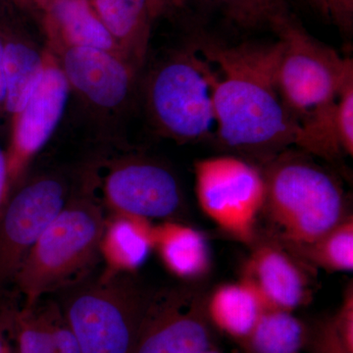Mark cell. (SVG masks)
Masks as SVG:
<instances>
[{
  "label": "cell",
  "mask_w": 353,
  "mask_h": 353,
  "mask_svg": "<svg viewBox=\"0 0 353 353\" xmlns=\"http://www.w3.org/2000/svg\"><path fill=\"white\" fill-rule=\"evenodd\" d=\"M9 1L12 2V3L15 4L16 6L23 8V7H24V4L27 2V0H9Z\"/></svg>",
  "instance_id": "cell-33"
},
{
  "label": "cell",
  "mask_w": 353,
  "mask_h": 353,
  "mask_svg": "<svg viewBox=\"0 0 353 353\" xmlns=\"http://www.w3.org/2000/svg\"><path fill=\"white\" fill-rule=\"evenodd\" d=\"M68 181L57 173L22 180L0 209V288L13 282L41 234L70 199Z\"/></svg>",
  "instance_id": "cell-8"
},
{
  "label": "cell",
  "mask_w": 353,
  "mask_h": 353,
  "mask_svg": "<svg viewBox=\"0 0 353 353\" xmlns=\"http://www.w3.org/2000/svg\"><path fill=\"white\" fill-rule=\"evenodd\" d=\"M194 179L204 214L236 240L254 243L266 194L261 169L231 155L209 157L194 165Z\"/></svg>",
  "instance_id": "cell-7"
},
{
  "label": "cell",
  "mask_w": 353,
  "mask_h": 353,
  "mask_svg": "<svg viewBox=\"0 0 353 353\" xmlns=\"http://www.w3.org/2000/svg\"><path fill=\"white\" fill-rule=\"evenodd\" d=\"M308 267L270 238L255 243L243 265L241 280L256 290L267 307L292 312L310 301Z\"/></svg>",
  "instance_id": "cell-13"
},
{
  "label": "cell",
  "mask_w": 353,
  "mask_h": 353,
  "mask_svg": "<svg viewBox=\"0 0 353 353\" xmlns=\"http://www.w3.org/2000/svg\"><path fill=\"white\" fill-rule=\"evenodd\" d=\"M285 248L307 266L330 272L352 271V215L348 214L336 226L311 243Z\"/></svg>",
  "instance_id": "cell-21"
},
{
  "label": "cell",
  "mask_w": 353,
  "mask_h": 353,
  "mask_svg": "<svg viewBox=\"0 0 353 353\" xmlns=\"http://www.w3.org/2000/svg\"><path fill=\"white\" fill-rule=\"evenodd\" d=\"M46 50L48 57L41 83L24 108L9 121L10 138L6 150L8 196L24 180L32 159L54 134L71 92L57 57Z\"/></svg>",
  "instance_id": "cell-10"
},
{
  "label": "cell",
  "mask_w": 353,
  "mask_h": 353,
  "mask_svg": "<svg viewBox=\"0 0 353 353\" xmlns=\"http://www.w3.org/2000/svg\"><path fill=\"white\" fill-rule=\"evenodd\" d=\"M270 27L282 46L277 70L279 92L299 123L336 101L352 60L341 57L311 37L287 11L276 16Z\"/></svg>",
  "instance_id": "cell-6"
},
{
  "label": "cell",
  "mask_w": 353,
  "mask_h": 353,
  "mask_svg": "<svg viewBox=\"0 0 353 353\" xmlns=\"http://www.w3.org/2000/svg\"><path fill=\"white\" fill-rule=\"evenodd\" d=\"M54 308L24 307L8 317L15 332L18 353H55Z\"/></svg>",
  "instance_id": "cell-22"
},
{
  "label": "cell",
  "mask_w": 353,
  "mask_h": 353,
  "mask_svg": "<svg viewBox=\"0 0 353 353\" xmlns=\"http://www.w3.org/2000/svg\"><path fill=\"white\" fill-rule=\"evenodd\" d=\"M262 213L285 248L315 241L348 215L341 183L305 152L285 150L265 162Z\"/></svg>",
  "instance_id": "cell-2"
},
{
  "label": "cell",
  "mask_w": 353,
  "mask_h": 353,
  "mask_svg": "<svg viewBox=\"0 0 353 353\" xmlns=\"http://www.w3.org/2000/svg\"><path fill=\"white\" fill-rule=\"evenodd\" d=\"M307 334L308 327L290 311L267 307L243 341L250 353H299Z\"/></svg>",
  "instance_id": "cell-20"
},
{
  "label": "cell",
  "mask_w": 353,
  "mask_h": 353,
  "mask_svg": "<svg viewBox=\"0 0 353 353\" xmlns=\"http://www.w3.org/2000/svg\"><path fill=\"white\" fill-rule=\"evenodd\" d=\"M28 10L41 15L48 43L99 48L122 54L92 0H31Z\"/></svg>",
  "instance_id": "cell-14"
},
{
  "label": "cell",
  "mask_w": 353,
  "mask_h": 353,
  "mask_svg": "<svg viewBox=\"0 0 353 353\" xmlns=\"http://www.w3.org/2000/svg\"><path fill=\"white\" fill-rule=\"evenodd\" d=\"M185 0H155L158 17L171 9L180 6Z\"/></svg>",
  "instance_id": "cell-31"
},
{
  "label": "cell",
  "mask_w": 353,
  "mask_h": 353,
  "mask_svg": "<svg viewBox=\"0 0 353 353\" xmlns=\"http://www.w3.org/2000/svg\"><path fill=\"white\" fill-rule=\"evenodd\" d=\"M336 328L347 347L353 350V288L348 285L343 294V303L333 316Z\"/></svg>",
  "instance_id": "cell-27"
},
{
  "label": "cell",
  "mask_w": 353,
  "mask_h": 353,
  "mask_svg": "<svg viewBox=\"0 0 353 353\" xmlns=\"http://www.w3.org/2000/svg\"><path fill=\"white\" fill-rule=\"evenodd\" d=\"M204 353H221V352H219V350H216L215 347H212L209 348V350H206V352Z\"/></svg>",
  "instance_id": "cell-34"
},
{
  "label": "cell",
  "mask_w": 353,
  "mask_h": 353,
  "mask_svg": "<svg viewBox=\"0 0 353 353\" xmlns=\"http://www.w3.org/2000/svg\"><path fill=\"white\" fill-rule=\"evenodd\" d=\"M92 3L121 53L141 68L158 18L155 0H92Z\"/></svg>",
  "instance_id": "cell-16"
},
{
  "label": "cell",
  "mask_w": 353,
  "mask_h": 353,
  "mask_svg": "<svg viewBox=\"0 0 353 353\" xmlns=\"http://www.w3.org/2000/svg\"><path fill=\"white\" fill-rule=\"evenodd\" d=\"M243 28L270 26L279 14L287 11L285 0H204Z\"/></svg>",
  "instance_id": "cell-23"
},
{
  "label": "cell",
  "mask_w": 353,
  "mask_h": 353,
  "mask_svg": "<svg viewBox=\"0 0 353 353\" xmlns=\"http://www.w3.org/2000/svg\"><path fill=\"white\" fill-rule=\"evenodd\" d=\"M30 2H31V0H30ZM29 6H30V4H29Z\"/></svg>",
  "instance_id": "cell-35"
},
{
  "label": "cell",
  "mask_w": 353,
  "mask_h": 353,
  "mask_svg": "<svg viewBox=\"0 0 353 353\" xmlns=\"http://www.w3.org/2000/svg\"><path fill=\"white\" fill-rule=\"evenodd\" d=\"M154 248V226L150 221L115 214L106 223L101 254L115 273H131L145 263Z\"/></svg>",
  "instance_id": "cell-18"
},
{
  "label": "cell",
  "mask_w": 353,
  "mask_h": 353,
  "mask_svg": "<svg viewBox=\"0 0 353 353\" xmlns=\"http://www.w3.org/2000/svg\"><path fill=\"white\" fill-rule=\"evenodd\" d=\"M206 301L188 287L152 294L134 353H204L212 347Z\"/></svg>",
  "instance_id": "cell-9"
},
{
  "label": "cell",
  "mask_w": 353,
  "mask_h": 353,
  "mask_svg": "<svg viewBox=\"0 0 353 353\" xmlns=\"http://www.w3.org/2000/svg\"><path fill=\"white\" fill-rule=\"evenodd\" d=\"M3 32L6 116L10 121L38 88L46 69L48 50L22 31L1 22Z\"/></svg>",
  "instance_id": "cell-15"
},
{
  "label": "cell",
  "mask_w": 353,
  "mask_h": 353,
  "mask_svg": "<svg viewBox=\"0 0 353 353\" xmlns=\"http://www.w3.org/2000/svg\"><path fill=\"white\" fill-rule=\"evenodd\" d=\"M336 116L343 153L353 155V66L345 74L336 99Z\"/></svg>",
  "instance_id": "cell-24"
},
{
  "label": "cell",
  "mask_w": 353,
  "mask_h": 353,
  "mask_svg": "<svg viewBox=\"0 0 353 353\" xmlns=\"http://www.w3.org/2000/svg\"><path fill=\"white\" fill-rule=\"evenodd\" d=\"M215 78L212 65L194 46L155 65L146 79L145 102L158 134L181 143L208 138L215 125Z\"/></svg>",
  "instance_id": "cell-4"
},
{
  "label": "cell",
  "mask_w": 353,
  "mask_h": 353,
  "mask_svg": "<svg viewBox=\"0 0 353 353\" xmlns=\"http://www.w3.org/2000/svg\"><path fill=\"white\" fill-rule=\"evenodd\" d=\"M320 13L341 31L352 32L353 0H309Z\"/></svg>",
  "instance_id": "cell-26"
},
{
  "label": "cell",
  "mask_w": 353,
  "mask_h": 353,
  "mask_svg": "<svg viewBox=\"0 0 353 353\" xmlns=\"http://www.w3.org/2000/svg\"><path fill=\"white\" fill-rule=\"evenodd\" d=\"M194 46L219 70L212 94L221 145L265 160L294 145L299 123L277 83L280 41L228 46L201 39Z\"/></svg>",
  "instance_id": "cell-1"
},
{
  "label": "cell",
  "mask_w": 353,
  "mask_h": 353,
  "mask_svg": "<svg viewBox=\"0 0 353 353\" xmlns=\"http://www.w3.org/2000/svg\"><path fill=\"white\" fill-rule=\"evenodd\" d=\"M104 201L115 214L141 219H174L182 210L183 194L169 168L145 158L114 162L102 179Z\"/></svg>",
  "instance_id": "cell-11"
},
{
  "label": "cell",
  "mask_w": 353,
  "mask_h": 353,
  "mask_svg": "<svg viewBox=\"0 0 353 353\" xmlns=\"http://www.w3.org/2000/svg\"><path fill=\"white\" fill-rule=\"evenodd\" d=\"M206 308L214 326L243 340L254 328L267 306L256 290L241 279L239 282L223 284L213 290L206 301Z\"/></svg>",
  "instance_id": "cell-19"
},
{
  "label": "cell",
  "mask_w": 353,
  "mask_h": 353,
  "mask_svg": "<svg viewBox=\"0 0 353 353\" xmlns=\"http://www.w3.org/2000/svg\"><path fill=\"white\" fill-rule=\"evenodd\" d=\"M70 90L94 108L116 112L134 92L139 69L122 54L92 48L48 43Z\"/></svg>",
  "instance_id": "cell-12"
},
{
  "label": "cell",
  "mask_w": 353,
  "mask_h": 353,
  "mask_svg": "<svg viewBox=\"0 0 353 353\" xmlns=\"http://www.w3.org/2000/svg\"><path fill=\"white\" fill-rule=\"evenodd\" d=\"M6 116V82L4 73L3 32L0 22V121Z\"/></svg>",
  "instance_id": "cell-29"
},
{
  "label": "cell",
  "mask_w": 353,
  "mask_h": 353,
  "mask_svg": "<svg viewBox=\"0 0 353 353\" xmlns=\"http://www.w3.org/2000/svg\"><path fill=\"white\" fill-rule=\"evenodd\" d=\"M54 338L55 353H83L75 334L57 306L54 308Z\"/></svg>",
  "instance_id": "cell-28"
},
{
  "label": "cell",
  "mask_w": 353,
  "mask_h": 353,
  "mask_svg": "<svg viewBox=\"0 0 353 353\" xmlns=\"http://www.w3.org/2000/svg\"><path fill=\"white\" fill-rule=\"evenodd\" d=\"M106 223L94 199L70 197L32 245L14 280L24 296V307H34L46 294L87 275L101 255Z\"/></svg>",
  "instance_id": "cell-3"
},
{
  "label": "cell",
  "mask_w": 353,
  "mask_h": 353,
  "mask_svg": "<svg viewBox=\"0 0 353 353\" xmlns=\"http://www.w3.org/2000/svg\"><path fill=\"white\" fill-rule=\"evenodd\" d=\"M7 182H8V176H7V161L6 152L0 148V209L6 201L8 196L7 192Z\"/></svg>",
  "instance_id": "cell-30"
},
{
  "label": "cell",
  "mask_w": 353,
  "mask_h": 353,
  "mask_svg": "<svg viewBox=\"0 0 353 353\" xmlns=\"http://www.w3.org/2000/svg\"><path fill=\"white\" fill-rule=\"evenodd\" d=\"M6 324L7 317H0V353H10L6 336Z\"/></svg>",
  "instance_id": "cell-32"
},
{
  "label": "cell",
  "mask_w": 353,
  "mask_h": 353,
  "mask_svg": "<svg viewBox=\"0 0 353 353\" xmlns=\"http://www.w3.org/2000/svg\"><path fill=\"white\" fill-rule=\"evenodd\" d=\"M108 271L69 297L62 312L83 353H134L152 294Z\"/></svg>",
  "instance_id": "cell-5"
},
{
  "label": "cell",
  "mask_w": 353,
  "mask_h": 353,
  "mask_svg": "<svg viewBox=\"0 0 353 353\" xmlns=\"http://www.w3.org/2000/svg\"><path fill=\"white\" fill-rule=\"evenodd\" d=\"M165 267L183 280H199L211 268V252L205 236L194 228L166 221L154 226V248Z\"/></svg>",
  "instance_id": "cell-17"
},
{
  "label": "cell",
  "mask_w": 353,
  "mask_h": 353,
  "mask_svg": "<svg viewBox=\"0 0 353 353\" xmlns=\"http://www.w3.org/2000/svg\"><path fill=\"white\" fill-rule=\"evenodd\" d=\"M306 345L311 353H353L336 328L333 317L316 323L308 328Z\"/></svg>",
  "instance_id": "cell-25"
}]
</instances>
